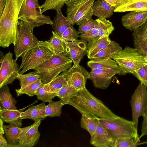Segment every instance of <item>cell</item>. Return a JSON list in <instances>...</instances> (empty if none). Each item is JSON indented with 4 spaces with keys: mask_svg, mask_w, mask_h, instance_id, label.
Returning <instances> with one entry per match:
<instances>
[{
    "mask_svg": "<svg viewBox=\"0 0 147 147\" xmlns=\"http://www.w3.org/2000/svg\"><path fill=\"white\" fill-rule=\"evenodd\" d=\"M24 0H7L2 15L0 17V46L8 48L11 44L15 46L18 36V16Z\"/></svg>",
    "mask_w": 147,
    "mask_h": 147,
    "instance_id": "6da1fadb",
    "label": "cell"
},
{
    "mask_svg": "<svg viewBox=\"0 0 147 147\" xmlns=\"http://www.w3.org/2000/svg\"><path fill=\"white\" fill-rule=\"evenodd\" d=\"M67 104L73 107L82 115L91 117L111 119L118 116L91 94L86 88L79 90Z\"/></svg>",
    "mask_w": 147,
    "mask_h": 147,
    "instance_id": "7a4b0ae2",
    "label": "cell"
},
{
    "mask_svg": "<svg viewBox=\"0 0 147 147\" xmlns=\"http://www.w3.org/2000/svg\"><path fill=\"white\" fill-rule=\"evenodd\" d=\"M72 61L63 53L52 55L49 59L33 69L44 84L51 82L61 72L71 67Z\"/></svg>",
    "mask_w": 147,
    "mask_h": 147,
    "instance_id": "3957f363",
    "label": "cell"
},
{
    "mask_svg": "<svg viewBox=\"0 0 147 147\" xmlns=\"http://www.w3.org/2000/svg\"><path fill=\"white\" fill-rule=\"evenodd\" d=\"M40 6L38 0H24L20 10L18 20L25 22L32 32L35 27L53 24L49 16L42 14Z\"/></svg>",
    "mask_w": 147,
    "mask_h": 147,
    "instance_id": "277c9868",
    "label": "cell"
},
{
    "mask_svg": "<svg viewBox=\"0 0 147 147\" xmlns=\"http://www.w3.org/2000/svg\"><path fill=\"white\" fill-rule=\"evenodd\" d=\"M112 59L117 63L119 69V75L132 74L147 63L142 53L137 49L129 47L116 54Z\"/></svg>",
    "mask_w": 147,
    "mask_h": 147,
    "instance_id": "5b68a950",
    "label": "cell"
},
{
    "mask_svg": "<svg viewBox=\"0 0 147 147\" xmlns=\"http://www.w3.org/2000/svg\"><path fill=\"white\" fill-rule=\"evenodd\" d=\"M99 120L112 137L114 144L116 140L119 138L139 137L138 128L132 121L118 116L113 119L100 118Z\"/></svg>",
    "mask_w": 147,
    "mask_h": 147,
    "instance_id": "8992f818",
    "label": "cell"
},
{
    "mask_svg": "<svg viewBox=\"0 0 147 147\" xmlns=\"http://www.w3.org/2000/svg\"><path fill=\"white\" fill-rule=\"evenodd\" d=\"M95 0H69L67 6V17L72 25H80L91 18Z\"/></svg>",
    "mask_w": 147,
    "mask_h": 147,
    "instance_id": "52a82bcc",
    "label": "cell"
},
{
    "mask_svg": "<svg viewBox=\"0 0 147 147\" xmlns=\"http://www.w3.org/2000/svg\"><path fill=\"white\" fill-rule=\"evenodd\" d=\"M39 41L33 34L27 24L23 21H19L18 36L14 46V52L16 59L33 47L39 46Z\"/></svg>",
    "mask_w": 147,
    "mask_h": 147,
    "instance_id": "ba28073f",
    "label": "cell"
},
{
    "mask_svg": "<svg viewBox=\"0 0 147 147\" xmlns=\"http://www.w3.org/2000/svg\"><path fill=\"white\" fill-rule=\"evenodd\" d=\"M52 55L51 52L43 47L38 46L31 48L21 57L19 73L23 74L30 69H33L49 59Z\"/></svg>",
    "mask_w": 147,
    "mask_h": 147,
    "instance_id": "9c48e42d",
    "label": "cell"
},
{
    "mask_svg": "<svg viewBox=\"0 0 147 147\" xmlns=\"http://www.w3.org/2000/svg\"><path fill=\"white\" fill-rule=\"evenodd\" d=\"M130 104L132 111V121L138 128V120L144 115L147 109V89L140 82L132 94Z\"/></svg>",
    "mask_w": 147,
    "mask_h": 147,
    "instance_id": "30bf717a",
    "label": "cell"
},
{
    "mask_svg": "<svg viewBox=\"0 0 147 147\" xmlns=\"http://www.w3.org/2000/svg\"><path fill=\"white\" fill-rule=\"evenodd\" d=\"M13 53L9 51L0 60V88L12 84L19 73L17 59H13Z\"/></svg>",
    "mask_w": 147,
    "mask_h": 147,
    "instance_id": "8fae6325",
    "label": "cell"
},
{
    "mask_svg": "<svg viewBox=\"0 0 147 147\" xmlns=\"http://www.w3.org/2000/svg\"><path fill=\"white\" fill-rule=\"evenodd\" d=\"M67 85L79 90L86 88L87 80L90 78L89 72L80 65L71 66L61 74Z\"/></svg>",
    "mask_w": 147,
    "mask_h": 147,
    "instance_id": "7c38bea8",
    "label": "cell"
},
{
    "mask_svg": "<svg viewBox=\"0 0 147 147\" xmlns=\"http://www.w3.org/2000/svg\"><path fill=\"white\" fill-rule=\"evenodd\" d=\"M119 73V69H91L90 79L96 88L104 89L110 84L113 77Z\"/></svg>",
    "mask_w": 147,
    "mask_h": 147,
    "instance_id": "4fadbf2b",
    "label": "cell"
},
{
    "mask_svg": "<svg viewBox=\"0 0 147 147\" xmlns=\"http://www.w3.org/2000/svg\"><path fill=\"white\" fill-rule=\"evenodd\" d=\"M64 42L65 49L63 54L72 61L74 65H79L81 60L87 54V42L82 39L72 42Z\"/></svg>",
    "mask_w": 147,
    "mask_h": 147,
    "instance_id": "5bb4252c",
    "label": "cell"
},
{
    "mask_svg": "<svg viewBox=\"0 0 147 147\" xmlns=\"http://www.w3.org/2000/svg\"><path fill=\"white\" fill-rule=\"evenodd\" d=\"M41 121H36L32 125L23 128L20 140L17 147H32L37 144L40 135L38 128Z\"/></svg>",
    "mask_w": 147,
    "mask_h": 147,
    "instance_id": "9a60e30c",
    "label": "cell"
},
{
    "mask_svg": "<svg viewBox=\"0 0 147 147\" xmlns=\"http://www.w3.org/2000/svg\"><path fill=\"white\" fill-rule=\"evenodd\" d=\"M147 19V11H132L123 16L122 24L126 29L134 31L139 28Z\"/></svg>",
    "mask_w": 147,
    "mask_h": 147,
    "instance_id": "2e32d148",
    "label": "cell"
},
{
    "mask_svg": "<svg viewBox=\"0 0 147 147\" xmlns=\"http://www.w3.org/2000/svg\"><path fill=\"white\" fill-rule=\"evenodd\" d=\"M91 137L90 143L95 146L113 147L112 137L100 121L94 133Z\"/></svg>",
    "mask_w": 147,
    "mask_h": 147,
    "instance_id": "e0dca14e",
    "label": "cell"
},
{
    "mask_svg": "<svg viewBox=\"0 0 147 147\" xmlns=\"http://www.w3.org/2000/svg\"><path fill=\"white\" fill-rule=\"evenodd\" d=\"M52 36L48 41H40L39 46H42L48 49L52 55H58L63 53L65 49L64 42L61 37L54 31Z\"/></svg>",
    "mask_w": 147,
    "mask_h": 147,
    "instance_id": "ac0fdd59",
    "label": "cell"
},
{
    "mask_svg": "<svg viewBox=\"0 0 147 147\" xmlns=\"http://www.w3.org/2000/svg\"><path fill=\"white\" fill-rule=\"evenodd\" d=\"M111 40L109 37H96L87 44V56L92 59L97 53L107 47Z\"/></svg>",
    "mask_w": 147,
    "mask_h": 147,
    "instance_id": "d6986e66",
    "label": "cell"
},
{
    "mask_svg": "<svg viewBox=\"0 0 147 147\" xmlns=\"http://www.w3.org/2000/svg\"><path fill=\"white\" fill-rule=\"evenodd\" d=\"M147 11V0H125L115 7V12Z\"/></svg>",
    "mask_w": 147,
    "mask_h": 147,
    "instance_id": "ffe728a7",
    "label": "cell"
},
{
    "mask_svg": "<svg viewBox=\"0 0 147 147\" xmlns=\"http://www.w3.org/2000/svg\"><path fill=\"white\" fill-rule=\"evenodd\" d=\"M5 136L8 145L6 147H17L23 131V128L10 123L8 125H3Z\"/></svg>",
    "mask_w": 147,
    "mask_h": 147,
    "instance_id": "44dd1931",
    "label": "cell"
},
{
    "mask_svg": "<svg viewBox=\"0 0 147 147\" xmlns=\"http://www.w3.org/2000/svg\"><path fill=\"white\" fill-rule=\"evenodd\" d=\"M46 105L45 102H43L38 105L32 106L21 113V118L22 119H30L34 121L45 119L47 117L45 112Z\"/></svg>",
    "mask_w": 147,
    "mask_h": 147,
    "instance_id": "7402d4cb",
    "label": "cell"
},
{
    "mask_svg": "<svg viewBox=\"0 0 147 147\" xmlns=\"http://www.w3.org/2000/svg\"><path fill=\"white\" fill-rule=\"evenodd\" d=\"M115 8V7L104 1L97 0L94 3L92 7V13L98 18L105 19L111 16Z\"/></svg>",
    "mask_w": 147,
    "mask_h": 147,
    "instance_id": "603a6c76",
    "label": "cell"
},
{
    "mask_svg": "<svg viewBox=\"0 0 147 147\" xmlns=\"http://www.w3.org/2000/svg\"><path fill=\"white\" fill-rule=\"evenodd\" d=\"M27 107L19 110H5L0 108V117L4 122L15 124L20 127L22 126L21 114Z\"/></svg>",
    "mask_w": 147,
    "mask_h": 147,
    "instance_id": "cb8c5ba5",
    "label": "cell"
},
{
    "mask_svg": "<svg viewBox=\"0 0 147 147\" xmlns=\"http://www.w3.org/2000/svg\"><path fill=\"white\" fill-rule=\"evenodd\" d=\"M17 101L10 93L7 85L0 88V108L5 110H17Z\"/></svg>",
    "mask_w": 147,
    "mask_h": 147,
    "instance_id": "d4e9b609",
    "label": "cell"
},
{
    "mask_svg": "<svg viewBox=\"0 0 147 147\" xmlns=\"http://www.w3.org/2000/svg\"><path fill=\"white\" fill-rule=\"evenodd\" d=\"M57 12L53 20L52 27L54 31L60 36L67 29L72 25L67 16L63 15L61 10Z\"/></svg>",
    "mask_w": 147,
    "mask_h": 147,
    "instance_id": "484cf974",
    "label": "cell"
},
{
    "mask_svg": "<svg viewBox=\"0 0 147 147\" xmlns=\"http://www.w3.org/2000/svg\"><path fill=\"white\" fill-rule=\"evenodd\" d=\"M122 49L118 43L114 41L111 40L107 47L99 52L92 59H112L116 54Z\"/></svg>",
    "mask_w": 147,
    "mask_h": 147,
    "instance_id": "4316f807",
    "label": "cell"
},
{
    "mask_svg": "<svg viewBox=\"0 0 147 147\" xmlns=\"http://www.w3.org/2000/svg\"><path fill=\"white\" fill-rule=\"evenodd\" d=\"M87 65L91 69H119L116 62L112 59H92L87 62Z\"/></svg>",
    "mask_w": 147,
    "mask_h": 147,
    "instance_id": "83f0119b",
    "label": "cell"
},
{
    "mask_svg": "<svg viewBox=\"0 0 147 147\" xmlns=\"http://www.w3.org/2000/svg\"><path fill=\"white\" fill-rule=\"evenodd\" d=\"M135 48L138 49L147 43V19L133 33Z\"/></svg>",
    "mask_w": 147,
    "mask_h": 147,
    "instance_id": "f1b7e54d",
    "label": "cell"
},
{
    "mask_svg": "<svg viewBox=\"0 0 147 147\" xmlns=\"http://www.w3.org/2000/svg\"><path fill=\"white\" fill-rule=\"evenodd\" d=\"M97 24L98 36L109 37L110 35L114 30L111 22L105 19L98 18L95 20Z\"/></svg>",
    "mask_w": 147,
    "mask_h": 147,
    "instance_id": "f546056e",
    "label": "cell"
},
{
    "mask_svg": "<svg viewBox=\"0 0 147 147\" xmlns=\"http://www.w3.org/2000/svg\"><path fill=\"white\" fill-rule=\"evenodd\" d=\"M78 90L67 85L63 86L56 93V96L60 99L63 105L67 103L77 93Z\"/></svg>",
    "mask_w": 147,
    "mask_h": 147,
    "instance_id": "4dcf8cb0",
    "label": "cell"
},
{
    "mask_svg": "<svg viewBox=\"0 0 147 147\" xmlns=\"http://www.w3.org/2000/svg\"><path fill=\"white\" fill-rule=\"evenodd\" d=\"M99 119L93 118L82 114L81 119L82 128L89 132L91 136L94 133L99 122Z\"/></svg>",
    "mask_w": 147,
    "mask_h": 147,
    "instance_id": "1f68e13d",
    "label": "cell"
},
{
    "mask_svg": "<svg viewBox=\"0 0 147 147\" xmlns=\"http://www.w3.org/2000/svg\"><path fill=\"white\" fill-rule=\"evenodd\" d=\"M67 85L64 77L61 74L58 75L51 82L44 84V87L47 92L56 93L63 86Z\"/></svg>",
    "mask_w": 147,
    "mask_h": 147,
    "instance_id": "d6a6232c",
    "label": "cell"
},
{
    "mask_svg": "<svg viewBox=\"0 0 147 147\" xmlns=\"http://www.w3.org/2000/svg\"><path fill=\"white\" fill-rule=\"evenodd\" d=\"M44 84L41 80L39 78L34 82L23 88L16 89L17 96L26 94L30 96H33L35 95L37 90Z\"/></svg>",
    "mask_w": 147,
    "mask_h": 147,
    "instance_id": "836d02e7",
    "label": "cell"
},
{
    "mask_svg": "<svg viewBox=\"0 0 147 147\" xmlns=\"http://www.w3.org/2000/svg\"><path fill=\"white\" fill-rule=\"evenodd\" d=\"M63 105L60 100L57 101L49 102L46 105L45 112L47 117H60L62 113V108Z\"/></svg>",
    "mask_w": 147,
    "mask_h": 147,
    "instance_id": "e575fe53",
    "label": "cell"
},
{
    "mask_svg": "<svg viewBox=\"0 0 147 147\" xmlns=\"http://www.w3.org/2000/svg\"><path fill=\"white\" fill-rule=\"evenodd\" d=\"M69 0H45L41 6L42 13L47 10H55L57 12L61 10L65 3Z\"/></svg>",
    "mask_w": 147,
    "mask_h": 147,
    "instance_id": "d590c367",
    "label": "cell"
},
{
    "mask_svg": "<svg viewBox=\"0 0 147 147\" xmlns=\"http://www.w3.org/2000/svg\"><path fill=\"white\" fill-rule=\"evenodd\" d=\"M139 137H124L119 138L115 141L113 147H136L139 145Z\"/></svg>",
    "mask_w": 147,
    "mask_h": 147,
    "instance_id": "8d00e7d4",
    "label": "cell"
},
{
    "mask_svg": "<svg viewBox=\"0 0 147 147\" xmlns=\"http://www.w3.org/2000/svg\"><path fill=\"white\" fill-rule=\"evenodd\" d=\"M39 78V76L35 71L24 74L19 73L17 78L20 82V88H23L32 83Z\"/></svg>",
    "mask_w": 147,
    "mask_h": 147,
    "instance_id": "74e56055",
    "label": "cell"
},
{
    "mask_svg": "<svg viewBox=\"0 0 147 147\" xmlns=\"http://www.w3.org/2000/svg\"><path fill=\"white\" fill-rule=\"evenodd\" d=\"M44 85L39 88L35 93L38 100L44 102H50L56 96L55 93H51L47 91L45 89Z\"/></svg>",
    "mask_w": 147,
    "mask_h": 147,
    "instance_id": "f35d334b",
    "label": "cell"
},
{
    "mask_svg": "<svg viewBox=\"0 0 147 147\" xmlns=\"http://www.w3.org/2000/svg\"><path fill=\"white\" fill-rule=\"evenodd\" d=\"M78 31L72 25L67 29L60 36L65 42H72L78 40Z\"/></svg>",
    "mask_w": 147,
    "mask_h": 147,
    "instance_id": "ab89813d",
    "label": "cell"
},
{
    "mask_svg": "<svg viewBox=\"0 0 147 147\" xmlns=\"http://www.w3.org/2000/svg\"><path fill=\"white\" fill-rule=\"evenodd\" d=\"M134 76L144 84L147 89V63L135 70L132 74Z\"/></svg>",
    "mask_w": 147,
    "mask_h": 147,
    "instance_id": "60d3db41",
    "label": "cell"
},
{
    "mask_svg": "<svg viewBox=\"0 0 147 147\" xmlns=\"http://www.w3.org/2000/svg\"><path fill=\"white\" fill-rule=\"evenodd\" d=\"M97 36H98V33L96 21L95 26L92 29L86 32L80 34L79 36L81 39L86 42H88Z\"/></svg>",
    "mask_w": 147,
    "mask_h": 147,
    "instance_id": "b9f144b4",
    "label": "cell"
},
{
    "mask_svg": "<svg viewBox=\"0 0 147 147\" xmlns=\"http://www.w3.org/2000/svg\"><path fill=\"white\" fill-rule=\"evenodd\" d=\"M96 21L92 18L84 23L79 26V34H81L92 29L95 26Z\"/></svg>",
    "mask_w": 147,
    "mask_h": 147,
    "instance_id": "7bdbcfd3",
    "label": "cell"
},
{
    "mask_svg": "<svg viewBox=\"0 0 147 147\" xmlns=\"http://www.w3.org/2000/svg\"><path fill=\"white\" fill-rule=\"evenodd\" d=\"M141 129V134L140 137V139L143 136L147 135V109L143 116Z\"/></svg>",
    "mask_w": 147,
    "mask_h": 147,
    "instance_id": "ee69618b",
    "label": "cell"
},
{
    "mask_svg": "<svg viewBox=\"0 0 147 147\" xmlns=\"http://www.w3.org/2000/svg\"><path fill=\"white\" fill-rule=\"evenodd\" d=\"M103 0L111 6L116 7L125 0Z\"/></svg>",
    "mask_w": 147,
    "mask_h": 147,
    "instance_id": "f6af8a7d",
    "label": "cell"
},
{
    "mask_svg": "<svg viewBox=\"0 0 147 147\" xmlns=\"http://www.w3.org/2000/svg\"><path fill=\"white\" fill-rule=\"evenodd\" d=\"M3 134H0V147H6L8 145L7 140L4 138Z\"/></svg>",
    "mask_w": 147,
    "mask_h": 147,
    "instance_id": "bcb514c9",
    "label": "cell"
},
{
    "mask_svg": "<svg viewBox=\"0 0 147 147\" xmlns=\"http://www.w3.org/2000/svg\"><path fill=\"white\" fill-rule=\"evenodd\" d=\"M6 2L7 0H0V17L2 15Z\"/></svg>",
    "mask_w": 147,
    "mask_h": 147,
    "instance_id": "7dc6e473",
    "label": "cell"
},
{
    "mask_svg": "<svg viewBox=\"0 0 147 147\" xmlns=\"http://www.w3.org/2000/svg\"><path fill=\"white\" fill-rule=\"evenodd\" d=\"M3 121L0 118V134H4L5 133L3 127Z\"/></svg>",
    "mask_w": 147,
    "mask_h": 147,
    "instance_id": "c3c4849f",
    "label": "cell"
},
{
    "mask_svg": "<svg viewBox=\"0 0 147 147\" xmlns=\"http://www.w3.org/2000/svg\"><path fill=\"white\" fill-rule=\"evenodd\" d=\"M147 49V43L138 49L143 54V53Z\"/></svg>",
    "mask_w": 147,
    "mask_h": 147,
    "instance_id": "681fc988",
    "label": "cell"
},
{
    "mask_svg": "<svg viewBox=\"0 0 147 147\" xmlns=\"http://www.w3.org/2000/svg\"><path fill=\"white\" fill-rule=\"evenodd\" d=\"M143 55L144 57L145 61L147 63V49L143 53Z\"/></svg>",
    "mask_w": 147,
    "mask_h": 147,
    "instance_id": "f907efd6",
    "label": "cell"
},
{
    "mask_svg": "<svg viewBox=\"0 0 147 147\" xmlns=\"http://www.w3.org/2000/svg\"><path fill=\"white\" fill-rule=\"evenodd\" d=\"M5 55H4L3 53L1 51L0 52V60H1L4 57Z\"/></svg>",
    "mask_w": 147,
    "mask_h": 147,
    "instance_id": "816d5d0a",
    "label": "cell"
},
{
    "mask_svg": "<svg viewBox=\"0 0 147 147\" xmlns=\"http://www.w3.org/2000/svg\"><path fill=\"white\" fill-rule=\"evenodd\" d=\"M143 144H145L146 145V146L147 147V141H145L144 142H141L140 143H139V145H140Z\"/></svg>",
    "mask_w": 147,
    "mask_h": 147,
    "instance_id": "f5cc1de1",
    "label": "cell"
}]
</instances>
